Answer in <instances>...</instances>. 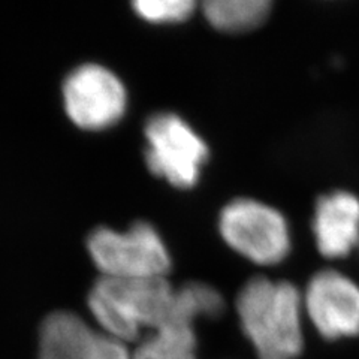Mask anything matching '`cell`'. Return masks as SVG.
Masks as SVG:
<instances>
[{
  "mask_svg": "<svg viewBox=\"0 0 359 359\" xmlns=\"http://www.w3.org/2000/svg\"><path fill=\"white\" fill-rule=\"evenodd\" d=\"M235 306L257 358L297 359L301 355L304 301L294 285L253 277L241 287Z\"/></svg>",
  "mask_w": 359,
  "mask_h": 359,
  "instance_id": "obj_1",
  "label": "cell"
},
{
  "mask_svg": "<svg viewBox=\"0 0 359 359\" xmlns=\"http://www.w3.org/2000/svg\"><path fill=\"white\" fill-rule=\"evenodd\" d=\"M318 250L330 259L351 255L359 244V199L337 190L318 199L313 217Z\"/></svg>",
  "mask_w": 359,
  "mask_h": 359,
  "instance_id": "obj_9",
  "label": "cell"
},
{
  "mask_svg": "<svg viewBox=\"0 0 359 359\" xmlns=\"http://www.w3.org/2000/svg\"><path fill=\"white\" fill-rule=\"evenodd\" d=\"M175 289L166 277L112 278L100 277L88 294V309L114 339L130 343L163 325L174 304Z\"/></svg>",
  "mask_w": 359,
  "mask_h": 359,
  "instance_id": "obj_2",
  "label": "cell"
},
{
  "mask_svg": "<svg viewBox=\"0 0 359 359\" xmlns=\"http://www.w3.org/2000/svg\"><path fill=\"white\" fill-rule=\"evenodd\" d=\"M132 359H196L194 325L168 322L141 340Z\"/></svg>",
  "mask_w": 359,
  "mask_h": 359,
  "instance_id": "obj_11",
  "label": "cell"
},
{
  "mask_svg": "<svg viewBox=\"0 0 359 359\" xmlns=\"http://www.w3.org/2000/svg\"><path fill=\"white\" fill-rule=\"evenodd\" d=\"M145 162L149 170L178 189L194 187L208 159L205 141L171 112H159L145 125Z\"/></svg>",
  "mask_w": 359,
  "mask_h": 359,
  "instance_id": "obj_5",
  "label": "cell"
},
{
  "mask_svg": "<svg viewBox=\"0 0 359 359\" xmlns=\"http://www.w3.org/2000/svg\"><path fill=\"white\" fill-rule=\"evenodd\" d=\"M87 249L102 277H166L171 268L170 252L147 222H137L126 232L97 228L88 235Z\"/></svg>",
  "mask_w": 359,
  "mask_h": 359,
  "instance_id": "obj_3",
  "label": "cell"
},
{
  "mask_svg": "<svg viewBox=\"0 0 359 359\" xmlns=\"http://www.w3.org/2000/svg\"><path fill=\"white\" fill-rule=\"evenodd\" d=\"M304 311L327 340L359 334V286L334 269L314 274L307 285Z\"/></svg>",
  "mask_w": 359,
  "mask_h": 359,
  "instance_id": "obj_7",
  "label": "cell"
},
{
  "mask_svg": "<svg viewBox=\"0 0 359 359\" xmlns=\"http://www.w3.org/2000/svg\"><path fill=\"white\" fill-rule=\"evenodd\" d=\"M219 231L232 250L257 265H277L290 252L289 228L282 212L250 198L224 205Z\"/></svg>",
  "mask_w": 359,
  "mask_h": 359,
  "instance_id": "obj_4",
  "label": "cell"
},
{
  "mask_svg": "<svg viewBox=\"0 0 359 359\" xmlns=\"http://www.w3.org/2000/svg\"><path fill=\"white\" fill-rule=\"evenodd\" d=\"M39 359H132L128 344L96 331L72 311L48 314L39 331Z\"/></svg>",
  "mask_w": 359,
  "mask_h": 359,
  "instance_id": "obj_8",
  "label": "cell"
},
{
  "mask_svg": "<svg viewBox=\"0 0 359 359\" xmlns=\"http://www.w3.org/2000/svg\"><path fill=\"white\" fill-rule=\"evenodd\" d=\"M63 100L67 116L78 128L104 130L125 114L128 93L116 74L100 65L87 63L67 75Z\"/></svg>",
  "mask_w": 359,
  "mask_h": 359,
  "instance_id": "obj_6",
  "label": "cell"
},
{
  "mask_svg": "<svg viewBox=\"0 0 359 359\" xmlns=\"http://www.w3.org/2000/svg\"><path fill=\"white\" fill-rule=\"evenodd\" d=\"M132 6L135 13L145 21L171 25L186 21L194 14L196 4L190 0H141Z\"/></svg>",
  "mask_w": 359,
  "mask_h": 359,
  "instance_id": "obj_12",
  "label": "cell"
},
{
  "mask_svg": "<svg viewBox=\"0 0 359 359\" xmlns=\"http://www.w3.org/2000/svg\"><path fill=\"white\" fill-rule=\"evenodd\" d=\"M271 8L269 0H208L202 5L210 25L226 33H244L259 27Z\"/></svg>",
  "mask_w": 359,
  "mask_h": 359,
  "instance_id": "obj_10",
  "label": "cell"
}]
</instances>
